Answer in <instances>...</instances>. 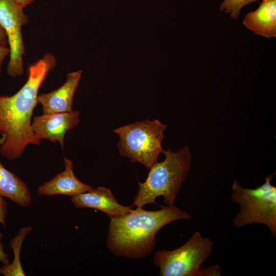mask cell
Here are the masks:
<instances>
[{
  "label": "cell",
  "instance_id": "10",
  "mask_svg": "<svg viewBox=\"0 0 276 276\" xmlns=\"http://www.w3.org/2000/svg\"><path fill=\"white\" fill-rule=\"evenodd\" d=\"M82 71L70 73L65 82L58 88L38 96L43 113L72 111L74 96L81 78Z\"/></svg>",
  "mask_w": 276,
  "mask_h": 276
},
{
  "label": "cell",
  "instance_id": "20",
  "mask_svg": "<svg viewBox=\"0 0 276 276\" xmlns=\"http://www.w3.org/2000/svg\"><path fill=\"white\" fill-rule=\"evenodd\" d=\"M18 6L24 9L36 0H13Z\"/></svg>",
  "mask_w": 276,
  "mask_h": 276
},
{
  "label": "cell",
  "instance_id": "7",
  "mask_svg": "<svg viewBox=\"0 0 276 276\" xmlns=\"http://www.w3.org/2000/svg\"><path fill=\"white\" fill-rule=\"evenodd\" d=\"M28 22V17L23 8L13 0H0V26L5 32L10 49L7 72L13 77L24 74L25 47L22 27Z\"/></svg>",
  "mask_w": 276,
  "mask_h": 276
},
{
  "label": "cell",
  "instance_id": "17",
  "mask_svg": "<svg viewBox=\"0 0 276 276\" xmlns=\"http://www.w3.org/2000/svg\"><path fill=\"white\" fill-rule=\"evenodd\" d=\"M8 214L7 203L0 194V223L6 224V218Z\"/></svg>",
  "mask_w": 276,
  "mask_h": 276
},
{
  "label": "cell",
  "instance_id": "13",
  "mask_svg": "<svg viewBox=\"0 0 276 276\" xmlns=\"http://www.w3.org/2000/svg\"><path fill=\"white\" fill-rule=\"evenodd\" d=\"M0 194L25 208L29 206L32 202L27 185L15 174L7 170L1 162Z\"/></svg>",
  "mask_w": 276,
  "mask_h": 276
},
{
  "label": "cell",
  "instance_id": "4",
  "mask_svg": "<svg viewBox=\"0 0 276 276\" xmlns=\"http://www.w3.org/2000/svg\"><path fill=\"white\" fill-rule=\"evenodd\" d=\"M275 174V172L267 175L264 183L255 189L243 188L237 180H234L231 200L240 209L232 221L234 227L262 224L267 226L275 238L276 187L271 183Z\"/></svg>",
  "mask_w": 276,
  "mask_h": 276
},
{
  "label": "cell",
  "instance_id": "19",
  "mask_svg": "<svg viewBox=\"0 0 276 276\" xmlns=\"http://www.w3.org/2000/svg\"><path fill=\"white\" fill-rule=\"evenodd\" d=\"M3 237V233L0 232V261L3 264H6L9 263V256L4 251V246L1 242V240Z\"/></svg>",
  "mask_w": 276,
  "mask_h": 276
},
{
  "label": "cell",
  "instance_id": "2",
  "mask_svg": "<svg viewBox=\"0 0 276 276\" xmlns=\"http://www.w3.org/2000/svg\"><path fill=\"white\" fill-rule=\"evenodd\" d=\"M190 215L176 206H162L156 211L137 208L131 212L112 218L108 227L107 246L117 257L141 259L152 252L155 235L173 221L191 219Z\"/></svg>",
  "mask_w": 276,
  "mask_h": 276
},
{
  "label": "cell",
  "instance_id": "11",
  "mask_svg": "<svg viewBox=\"0 0 276 276\" xmlns=\"http://www.w3.org/2000/svg\"><path fill=\"white\" fill-rule=\"evenodd\" d=\"M64 163L65 170L39 187L38 194L47 196L65 195L72 197L94 189L76 177L71 160L64 158Z\"/></svg>",
  "mask_w": 276,
  "mask_h": 276
},
{
  "label": "cell",
  "instance_id": "9",
  "mask_svg": "<svg viewBox=\"0 0 276 276\" xmlns=\"http://www.w3.org/2000/svg\"><path fill=\"white\" fill-rule=\"evenodd\" d=\"M71 201L77 209H96L106 214L110 218L122 216L133 210L132 205L119 203L110 190L102 187L72 196Z\"/></svg>",
  "mask_w": 276,
  "mask_h": 276
},
{
  "label": "cell",
  "instance_id": "14",
  "mask_svg": "<svg viewBox=\"0 0 276 276\" xmlns=\"http://www.w3.org/2000/svg\"><path fill=\"white\" fill-rule=\"evenodd\" d=\"M31 230L30 226L22 227L13 238L10 239L9 246L13 250V260L11 263L3 264L0 267V274L5 276L25 275L20 262V254L24 240Z\"/></svg>",
  "mask_w": 276,
  "mask_h": 276
},
{
  "label": "cell",
  "instance_id": "16",
  "mask_svg": "<svg viewBox=\"0 0 276 276\" xmlns=\"http://www.w3.org/2000/svg\"><path fill=\"white\" fill-rule=\"evenodd\" d=\"M222 269L217 265L208 266L204 269H200L197 276H220Z\"/></svg>",
  "mask_w": 276,
  "mask_h": 276
},
{
  "label": "cell",
  "instance_id": "18",
  "mask_svg": "<svg viewBox=\"0 0 276 276\" xmlns=\"http://www.w3.org/2000/svg\"><path fill=\"white\" fill-rule=\"evenodd\" d=\"M10 49L8 47H6L0 44V73L2 70V65L5 58L9 55Z\"/></svg>",
  "mask_w": 276,
  "mask_h": 276
},
{
  "label": "cell",
  "instance_id": "5",
  "mask_svg": "<svg viewBox=\"0 0 276 276\" xmlns=\"http://www.w3.org/2000/svg\"><path fill=\"white\" fill-rule=\"evenodd\" d=\"M166 127V124L154 119L136 122L113 130L120 136L117 147L121 156L149 169L164 150L161 143Z\"/></svg>",
  "mask_w": 276,
  "mask_h": 276
},
{
  "label": "cell",
  "instance_id": "8",
  "mask_svg": "<svg viewBox=\"0 0 276 276\" xmlns=\"http://www.w3.org/2000/svg\"><path fill=\"white\" fill-rule=\"evenodd\" d=\"M79 116L78 110L43 113L33 118L32 129L40 139H46L54 143L58 142L63 148L65 133L78 125Z\"/></svg>",
  "mask_w": 276,
  "mask_h": 276
},
{
  "label": "cell",
  "instance_id": "3",
  "mask_svg": "<svg viewBox=\"0 0 276 276\" xmlns=\"http://www.w3.org/2000/svg\"><path fill=\"white\" fill-rule=\"evenodd\" d=\"M165 159L155 163L149 169L147 178L144 182L138 181L137 195L132 206L142 208L149 204L156 205V198L162 196L167 206H174L183 183L190 170L192 155L186 146L176 152L169 148L163 150Z\"/></svg>",
  "mask_w": 276,
  "mask_h": 276
},
{
  "label": "cell",
  "instance_id": "15",
  "mask_svg": "<svg viewBox=\"0 0 276 276\" xmlns=\"http://www.w3.org/2000/svg\"><path fill=\"white\" fill-rule=\"evenodd\" d=\"M258 0H223L220 5V10L229 15L233 19H236L241 9L245 6Z\"/></svg>",
  "mask_w": 276,
  "mask_h": 276
},
{
  "label": "cell",
  "instance_id": "21",
  "mask_svg": "<svg viewBox=\"0 0 276 276\" xmlns=\"http://www.w3.org/2000/svg\"><path fill=\"white\" fill-rule=\"evenodd\" d=\"M0 44L8 47V41L6 35L3 29L0 26Z\"/></svg>",
  "mask_w": 276,
  "mask_h": 276
},
{
  "label": "cell",
  "instance_id": "1",
  "mask_svg": "<svg viewBox=\"0 0 276 276\" xmlns=\"http://www.w3.org/2000/svg\"><path fill=\"white\" fill-rule=\"evenodd\" d=\"M57 63L55 56L46 53L28 69V79L12 96H0V153L8 160L19 158L29 145H39L31 119L38 91L48 73Z\"/></svg>",
  "mask_w": 276,
  "mask_h": 276
},
{
  "label": "cell",
  "instance_id": "12",
  "mask_svg": "<svg viewBox=\"0 0 276 276\" xmlns=\"http://www.w3.org/2000/svg\"><path fill=\"white\" fill-rule=\"evenodd\" d=\"M243 24L257 35L275 37L276 0H262L258 8L245 15Z\"/></svg>",
  "mask_w": 276,
  "mask_h": 276
},
{
  "label": "cell",
  "instance_id": "6",
  "mask_svg": "<svg viewBox=\"0 0 276 276\" xmlns=\"http://www.w3.org/2000/svg\"><path fill=\"white\" fill-rule=\"evenodd\" d=\"M213 242L196 231L180 247L155 252L154 264L162 276H197L203 263L210 256Z\"/></svg>",
  "mask_w": 276,
  "mask_h": 276
}]
</instances>
